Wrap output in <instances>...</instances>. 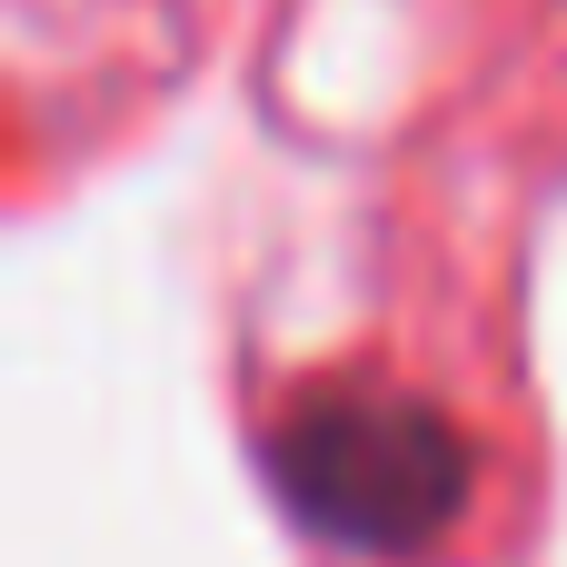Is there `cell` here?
Listing matches in <instances>:
<instances>
[{
    "label": "cell",
    "mask_w": 567,
    "mask_h": 567,
    "mask_svg": "<svg viewBox=\"0 0 567 567\" xmlns=\"http://www.w3.org/2000/svg\"><path fill=\"white\" fill-rule=\"evenodd\" d=\"M269 478L299 528L349 558H419L468 508V439L399 389H319L279 419Z\"/></svg>",
    "instance_id": "obj_1"
}]
</instances>
